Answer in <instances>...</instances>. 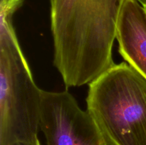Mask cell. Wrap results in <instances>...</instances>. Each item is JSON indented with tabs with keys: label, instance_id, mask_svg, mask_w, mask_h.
Listing matches in <instances>:
<instances>
[{
	"label": "cell",
	"instance_id": "cell-1",
	"mask_svg": "<svg viewBox=\"0 0 146 145\" xmlns=\"http://www.w3.org/2000/svg\"><path fill=\"white\" fill-rule=\"evenodd\" d=\"M125 0H51L54 65L68 88L90 84L114 65Z\"/></svg>",
	"mask_w": 146,
	"mask_h": 145
},
{
	"label": "cell",
	"instance_id": "cell-2",
	"mask_svg": "<svg viewBox=\"0 0 146 145\" xmlns=\"http://www.w3.org/2000/svg\"><path fill=\"white\" fill-rule=\"evenodd\" d=\"M22 4L0 1V145L38 140L42 90L34 82L12 25Z\"/></svg>",
	"mask_w": 146,
	"mask_h": 145
},
{
	"label": "cell",
	"instance_id": "cell-3",
	"mask_svg": "<svg viewBox=\"0 0 146 145\" xmlns=\"http://www.w3.org/2000/svg\"><path fill=\"white\" fill-rule=\"evenodd\" d=\"M86 104L107 145H146V80L126 62L88 84Z\"/></svg>",
	"mask_w": 146,
	"mask_h": 145
},
{
	"label": "cell",
	"instance_id": "cell-4",
	"mask_svg": "<svg viewBox=\"0 0 146 145\" xmlns=\"http://www.w3.org/2000/svg\"><path fill=\"white\" fill-rule=\"evenodd\" d=\"M40 129L47 145H107L89 112L68 90H42Z\"/></svg>",
	"mask_w": 146,
	"mask_h": 145
},
{
	"label": "cell",
	"instance_id": "cell-5",
	"mask_svg": "<svg viewBox=\"0 0 146 145\" xmlns=\"http://www.w3.org/2000/svg\"><path fill=\"white\" fill-rule=\"evenodd\" d=\"M118 52L146 80V12L137 0H125L117 25Z\"/></svg>",
	"mask_w": 146,
	"mask_h": 145
},
{
	"label": "cell",
	"instance_id": "cell-6",
	"mask_svg": "<svg viewBox=\"0 0 146 145\" xmlns=\"http://www.w3.org/2000/svg\"><path fill=\"white\" fill-rule=\"evenodd\" d=\"M12 145H41L39 140L34 142H17Z\"/></svg>",
	"mask_w": 146,
	"mask_h": 145
},
{
	"label": "cell",
	"instance_id": "cell-7",
	"mask_svg": "<svg viewBox=\"0 0 146 145\" xmlns=\"http://www.w3.org/2000/svg\"><path fill=\"white\" fill-rule=\"evenodd\" d=\"M137 1L141 3L144 7H146V0H137Z\"/></svg>",
	"mask_w": 146,
	"mask_h": 145
},
{
	"label": "cell",
	"instance_id": "cell-8",
	"mask_svg": "<svg viewBox=\"0 0 146 145\" xmlns=\"http://www.w3.org/2000/svg\"><path fill=\"white\" fill-rule=\"evenodd\" d=\"M144 9H145V12H146V7H144Z\"/></svg>",
	"mask_w": 146,
	"mask_h": 145
}]
</instances>
